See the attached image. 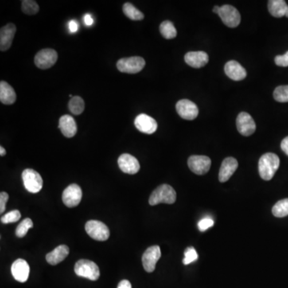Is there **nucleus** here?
Listing matches in <instances>:
<instances>
[{"label": "nucleus", "instance_id": "1", "mask_svg": "<svg viewBox=\"0 0 288 288\" xmlns=\"http://www.w3.org/2000/svg\"><path fill=\"white\" fill-rule=\"evenodd\" d=\"M279 164L280 160L277 155L274 153H266L259 159V176L262 180L266 181L271 180L279 168Z\"/></svg>", "mask_w": 288, "mask_h": 288}, {"label": "nucleus", "instance_id": "2", "mask_svg": "<svg viewBox=\"0 0 288 288\" xmlns=\"http://www.w3.org/2000/svg\"><path fill=\"white\" fill-rule=\"evenodd\" d=\"M176 200V192L172 186L163 184L152 192L149 198L150 205H158L160 203L173 204Z\"/></svg>", "mask_w": 288, "mask_h": 288}, {"label": "nucleus", "instance_id": "3", "mask_svg": "<svg viewBox=\"0 0 288 288\" xmlns=\"http://www.w3.org/2000/svg\"><path fill=\"white\" fill-rule=\"evenodd\" d=\"M75 272L78 276L95 281L100 276L99 266L88 259H80L75 263Z\"/></svg>", "mask_w": 288, "mask_h": 288}, {"label": "nucleus", "instance_id": "4", "mask_svg": "<svg viewBox=\"0 0 288 288\" xmlns=\"http://www.w3.org/2000/svg\"><path fill=\"white\" fill-rule=\"evenodd\" d=\"M146 62L139 56L122 58L117 62V68L122 73L136 74L143 69Z\"/></svg>", "mask_w": 288, "mask_h": 288}, {"label": "nucleus", "instance_id": "5", "mask_svg": "<svg viewBox=\"0 0 288 288\" xmlns=\"http://www.w3.org/2000/svg\"><path fill=\"white\" fill-rule=\"evenodd\" d=\"M24 187L31 193H38L41 191L44 181L41 176L33 169H25L22 173Z\"/></svg>", "mask_w": 288, "mask_h": 288}, {"label": "nucleus", "instance_id": "6", "mask_svg": "<svg viewBox=\"0 0 288 288\" xmlns=\"http://www.w3.org/2000/svg\"><path fill=\"white\" fill-rule=\"evenodd\" d=\"M85 230L89 236L97 241H106L110 236V231L107 226L98 220L87 222Z\"/></svg>", "mask_w": 288, "mask_h": 288}, {"label": "nucleus", "instance_id": "7", "mask_svg": "<svg viewBox=\"0 0 288 288\" xmlns=\"http://www.w3.org/2000/svg\"><path fill=\"white\" fill-rule=\"evenodd\" d=\"M218 15L223 24L228 28H236L240 24L241 16L239 11L231 5H223L220 7V10Z\"/></svg>", "mask_w": 288, "mask_h": 288}, {"label": "nucleus", "instance_id": "8", "mask_svg": "<svg viewBox=\"0 0 288 288\" xmlns=\"http://www.w3.org/2000/svg\"><path fill=\"white\" fill-rule=\"evenodd\" d=\"M58 54L55 50L46 48L36 54L35 57V64L40 69H49L56 64Z\"/></svg>", "mask_w": 288, "mask_h": 288}, {"label": "nucleus", "instance_id": "9", "mask_svg": "<svg viewBox=\"0 0 288 288\" xmlns=\"http://www.w3.org/2000/svg\"><path fill=\"white\" fill-rule=\"evenodd\" d=\"M190 170L199 176H203L209 172L211 160L205 156H192L188 159Z\"/></svg>", "mask_w": 288, "mask_h": 288}, {"label": "nucleus", "instance_id": "10", "mask_svg": "<svg viewBox=\"0 0 288 288\" xmlns=\"http://www.w3.org/2000/svg\"><path fill=\"white\" fill-rule=\"evenodd\" d=\"M82 190L79 185L71 184L63 192V202L67 207H75L79 205L82 200Z\"/></svg>", "mask_w": 288, "mask_h": 288}, {"label": "nucleus", "instance_id": "11", "mask_svg": "<svg viewBox=\"0 0 288 288\" xmlns=\"http://www.w3.org/2000/svg\"><path fill=\"white\" fill-rule=\"evenodd\" d=\"M236 126L239 132L243 136H250L256 130L255 121L247 112L239 113L237 117Z\"/></svg>", "mask_w": 288, "mask_h": 288}, {"label": "nucleus", "instance_id": "12", "mask_svg": "<svg viewBox=\"0 0 288 288\" xmlns=\"http://www.w3.org/2000/svg\"><path fill=\"white\" fill-rule=\"evenodd\" d=\"M176 111L184 119L193 120L199 115V109L196 103L188 99H181L176 103Z\"/></svg>", "mask_w": 288, "mask_h": 288}, {"label": "nucleus", "instance_id": "13", "mask_svg": "<svg viewBox=\"0 0 288 288\" xmlns=\"http://www.w3.org/2000/svg\"><path fill=\"white\" fill-rule=\"evenodd\" d=\"M161 257V250L159 246L148 247L142 257V266L144 270L152 273L156 269V265Z\"/></svg>", "mask_w": 288, "mask_h": 288}, {"label": "nucleus", "instance_id": "14", "mask_svg": "<svg viewBox=\"0 0 288 288\" xmlns=\"http://www.w3.org/2000/svg\"><path fill=\"white\" fill-rule=\"evenodd\" d=\"M118 164L122 172L129 175L138 173L140 169L138 160L130 154L121 155L118 159Z\"/></svg>", "mask_w": 288, "mask_h": 288}, {"label": "nucleus", "instance_id": "15", "mask_svg": "<svg viewBox=\"0 0 288 288\" xmlns=\"http://www.w3.org/2000/svg\"><path fill=\"white\" fill-rule=\"evenodd\" d=\"M134 126L140 132L148 134H153L158 128L157 122L146 114H140L135 118Z\"/></svg>", "mask_w": 288, "mask_h": 288}, {"label": "nucleus", "instance_id": "16", "mask_svg": "<svg viewBox=\"0 0 288 288\" xmlns=\"http://www.w3.org/2000/svg\"><path fill=\"white\" fill-rule=\"evenodd\" d=\"M16 32V27L14 24L9 23L6 26L0 30V50L6 52L12 44Z\"/></svg>", "mask_w": 288, "mask_h": 288}, {"label": "nucleus", "instance_id": "17", "mask_svg": "<svg viewBox=\"0 0 288 288\" xmlns=\"http://www.w3.org/2000/svg\"><path fill=\"white\" fill-rule=\"evenodd\" d=\"M12 274L18 282H26L30 274V266L28 262L23 259L15 261L12 266Z\"/></svg>", "mask_w": 288, "mask_h": 288}, {"label": "nucleus", "instance_id": "18", "mask_svg": "<svg viewBox=\"0 0 288 288\" xmlns=\"http://www.w3.org/2000/svg\"><path fill=\"white\" fill-rule=\"evenodd\" d=\"M239 166L238 161L232 157H227L222 163L219 173V180L221 183H225L235 173Z\"/></svg>", "mask_w": 288, "mask_h": 288}, {"label": "nucleus", "instance_id": "19", "mask_svg": "<svg viewBox=\"0 0 288 288\" xmlns=\"http://www.w3.org/2000/svg\"><path fill=\"white\" fill-rule=\"evenodd\" d=\"M226 75L235 81H240L247 77V71L241 66L240 63L231 60L226 63L224 67Z\"/></svg>", "mask_w": 288, "mask_h": 288}, {"label": "nucleus", "instance_id": "20", "mask_svg": "<svg viewBox=\"0 0 288 288\" xmlns=\"http://www.w3.org/2000/svg\"><path fill=\"white\" fill-rule=\"evenodd\" d=\"M59 128L67 138H72L77 132L76 122L73 117L69 115H63L59 118Z\"/></svg>", "mask_w": 288, "mask_h": 288}, {"label": "nucleus", "instance_id": "21", "mask_svg": "<svg viewBox=\"0 0 288 288\" xmlns=\"http://www.w3.org/2000/svg\"><path fill=\"white\" fill-rule=\"evenodd\" d=\"M184 59L190 67H194V68H200V67H204L209 61L208 55L204 52H188L186 54Z\"/></svg>", "mask_w": 288, "mask_h": 288}, {"label": "nucleus", "instance_id": "22", "mask_svg": "<svg viewBox=\"0 0 288 288\" xmlns=\"http://www.w3.org/2000/svg\"><path fill=\"white\" fill-rule=\"evenodd\" d=\"M69 255V247L67 245H60L54 249L53 251L48 253L46 259L51 265H57L59 262H63Z\"/></svg>", "mask_w": 288, "mask_h": 288}, {"label": "nucleus", "instance_id": "23", "mask_svg": "<svg viewBox=\"0 0 288 288\" xmlns=\"http://www.w3.org/2000/svg\"><path fill=\"white\" fill-rule=\"evenodd\" d=\"M16 93L14 88L5 81L0 82V101L5 105H12L16 102Z\"/></svg>", "mask_w": 288, "mask_h": 288}, {"label": "nucleus", "instance_id": "24", "mask_svg": "<svg viewBox=\"0 0 288 288\" xmlns=\"http://www.w3.org/2000/svg\"><path fill=\"white\" fill-rule=\"evenodd\" d=\"M270 14L275 18L286 16L288 18V5L284 0H270L268 2Z\"/></svg>", "mask_w": 288, "mask_h": 288}, {"label": "nucleus", "instance_id": "25", "mask_svg": "<svg viewBox=\"0 0 288 288\" xmlns=\"http://www.w3.org/2000/svg\"><path fill=\"white\" fill-rule=\"evenodd\" d=\"M122 12L127 18L134 21H139L143 20L144 15L140 11L138 10L136 8H134V5L130 3H126L122 7Z\"/></svg>", "mask_w": 288, "mask_h": 288}, {"label": "nucleus", "instance_id": "26", "mask_svg": "<svg viewBox=\"0 0 288 288\" xmlns=\"http://www.w3.org/2000/svg\"><path fill=\"white\" fill-rule=\"evenodd\" d=\"M160 33L167 40H172L177 36V31L171 21H164L160 26Z\"/></svg>", "mask_w": 288, "mask_h": 288}, {"label": "nucleus", "instance_id": "27", "mask_svg": "<svg viewBox=\"0 0 288 288\" xmlns=\"http://www.w3.org/2000/svg\"><path fill=\"white\" fill-rule=\"evenodd\" d=\"M70 111L74 115H80L84 111L85 103L81 97L74 96L68 103Z\"/></svg>", "mask_w": 288, "mask_h": 288}, {"label": "nucleus", "instance_id": "28", "mask_svg": "<svg viewBox=\"0 0 288 288\" xmlns=\"http://www.w3.org/2000/svg\"><path fill=\"white\" fill-rule=\"evenodd\" d=\"M273 215L275 217L282 218L288 215V199L279 200L272 208Z\"/></svg>", "mask_w": 288, "mask_h": 288}, {"label": "nucleus", "instance_id": "29", "mask_svg": "<svg viewBox=\"0 0 288 288\" xmlns=\"http://www.w3.org/2000/svg\"><path fill=\"white\" fill-rule=\"evenodd\" d=\"M22 11L25 14L29 16L37 14L40 11V7L37 3L33 0H24L22 1Z\"/></svg>", "mask_w": 288, "mask_h": 288}, {"label": "nucleus", "instance_id": "30", "mask_svg": "<svg viewBox=\"0 0 288 288\" xmlns=\"http://www.w3.org/2000/svg\"><path fill=\"white\" fill-rule=\"evenodd\" d=\"M32 227H33V222H32V219L27 218V219L23 220L16 228V236L19 237V238H23L27 235L30 228H32Z\"/></svg>", "mask_w": 288, "mask_h": 288}, {"label": "nucleus", "instance_id": "31", "mask_svg": "<svg viewBox=\"0 0 288 288\" xmlns=\"http://www.w3.org/2000/svg\"><path fill=\"white\" fill-rule=\"evenodd\" d=\"M274 98L279 103H288V85L278 86L273 93Z\"/></svg>", "mask_w": 288, "mask_h": 288}, {"label": "nucleus", "instance_id": "32", "mask_svg": "<svg viewBox=\"0 0 288 288\" xmlns=\"http://www.w3.org/2000/svg\"><path fill=\"white\" fill-rule=\"evenodd\" d=\"M20 218H21V213H20V211L18 210H14V211H10L8 212L6 215H4V216L1 217V222L3 223H5V224H8V223H16V222L19 221Z\"/></svg>", "mask_w": 288, "mask_h": 288}, {"label": "nucleus", "instance_id": "33", "mask_svg": "<svg viewBox=\"0 0 288 288\" xmlns=\"http://www.w3.org/2000/svg\"><path fill=\"white\" fill-rule=\"evenodd\" d=\"M198 259V254L195 248L192 247H188L184 252V259L183 260L184 265H188Z\"/></svg>", "mask_w": 288, "mask_h": 288}, {"label": "nucleus", "instance_id": "34", "mask_svg": "<svg viewBox=\"0 0 288 288\" xmlns=\"http://www.w3.org/2000/svg\"><path fill=\"white\" fill-rule=\"evenodd\" d=\"M213 225V219H211V218H204L198 223V227L200 231H205Z\"/></svg>", "mask_w": 288, "mask_h": 288}, {"label": "nucleus", "instance_id": "35", "mask_svg": "<svg viewBox=\"0 0 288 288\" xmlns=\"http://www.w3.org/2000/svg\"><path fill=\"white\" fill-rule=\"evenodd\" d=\"M274 63L279 67H288V52L282 56H277L274 58Z\"/></svg>", "mask_w": 288, "mask_h": 288}, {"label": "nucleus", "instance_id": "36", "mask_svg": "<svg viewBox=\"0 0 288 288\" xmlns=\"http://www.w3.org/2000/svg\"><path fill=\"white\" fill-rule=\"evenodd\" d=\"M9 199V196L6 192H2L0 194V213H4L6 209V203Z\"/></svg>", "mask_w": 288, "mask_h": 288}, {"label": "nucleus", "instance_id": "37", "mask_svg": "<svg viewBox=\"0 0 288 288\" xmlns=\"http://www.w3.org/2000/svg\"><path fill=\"white\" fill-rule=\"evenodd\" d=\"M281 149L286 156H288V136L282 139V142H281Z\"/></svg>", "mask_w": 288, "mask_h": 288}, {"label": "nucleus", "instance_id": "38", "mask_svg": "<svg viewBox=\"0 0 288 288\" xmlns=\"http://www.w3.org/2000/svg\"><path fill=\"white\" fill-rule=\"evenodd\" d=\"M78 28H79V25H78L77 23L75 22V20H71V22L69 23L70 32L75 33V32H77Z\"/></svg>", "mask_w": 288, "mask_h": 288}, {"label": "nucleus", "instance_id": "39", "mask_svg": "<svg viewBox=\"0 0 288 288\" xmlns=\"http://www.w3.org/2000/svg\"><path fill=\"white\" fill-rule=\"evenodd\" d=\"M117 288H132L130 282L126 279H123V280L121 281L119 283H118V287Z\"/></svg>", "mask_w": 288, "mask_h": 288}, {"label": "nucleus", "instance_id": "40", "mask_svg": "<svg viewBox=\"0 0 288 288\" xmlns=\"http://www.w3.org/2000/svg\"><path fill=\"white\" fill-rule=\"evenodd\" d=\"M84 22H85L86 25L87 26H91L94 22V20L91 18V16L90 15H86L85 17H84Z\"/></svg>", "mask_w": 288, "mask_h": 288}, {"label": "nucleus", "instance_id": "41", "mask_svg": "<svg viewBox=\"0 0 288 288\" xmlns=\"http://www.w3.org/2000/svg\"><path fill=\"white\" fill-rule=\"evenodd\" d=\"M6 150H5V148H4V147H0V156H6Z\"/></svg>", "mask_w": 288, "mask_h": 288}, {"label": "nucleus", "instance_id": "42", "mask_svg": "<svg viewBox=\"0 0 288 288\" xmlns=\"http://www.w3.org/2000/svg\"><path fill=\"white\" fill-rule=\"evenodd\" d=\"M219 10H220V7H214L213 12H215V13H216V14H219Z\"/></svg>", "mask_w": 288, "mask_h": 288}]
</instances>
